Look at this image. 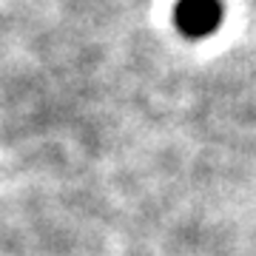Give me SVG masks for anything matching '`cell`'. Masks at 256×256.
Wrapping results in <instances>:
<instances>
[{"label":"cell","mask_w":256,"mask_h":256,"mask_svg":"<svg viewBox=\"0 0 256 256\" xmlns=\"http://www.w3.org/2000/svg\"><path fill=\"white\" fill-rule=\"evenodd\" d=\"M222 18V0H176L174 6V26L188 40H205L214 32H220Z\"/></svg>","instance_id":"6da1fadb"}]
</instances>
